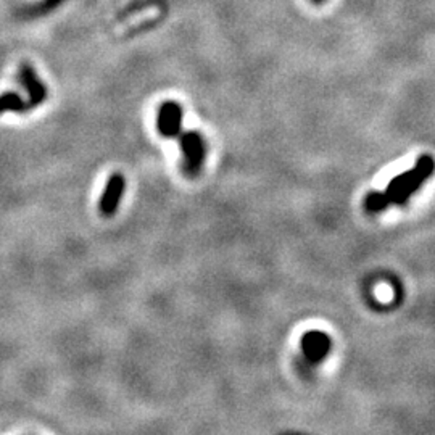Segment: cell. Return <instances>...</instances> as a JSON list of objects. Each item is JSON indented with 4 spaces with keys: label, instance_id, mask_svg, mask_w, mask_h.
Masks as SVG:
<instances>
[{
    "label": "cell",
    "instance_id": "obj_1",
    "mask_svg": "<svg viewBox=\"0 0 435 435\" xmlns=\"http://www.w3.org/2000/svg\"><path fill=\"white\" fill-rule=\"evenodd\" d=\"M434 171V160L431 157H421L414 170L405 172L395 177V179L387 186V190L384 194L379 192H371L366 197L364 205L366 210L371 213H378L387 208L390 204L395 205H405L407 200L411 197L414 192L419 189V186L432 175Z\"/></svg>",
    "mask_w": 435,
    "mask_h": 435
},
{
    "label": "cell",
    "instance_id": "obj_2",
    "mask_svg": "<svg viewBox=\"0 0 435 435\" xmlns=\"http://www.w3.org/2000/svg\"><path fill=\"white\" fill-rule=\"evenodd\" d=\"M179 147L184 170L189 176H197L204 168L206 158V142L199 131H186L179 136Z\"/></svg>",
    "mask_w": 435,
    "mask_h": 435
},
{
    "label": "cell",
    "instance_id": "obj_3",
    "mask_svg": "<svg viewBox=\"0 0 435 435\" xmlns=\"http://www.w3.org/2000/svg\"><path fill=\"white\" fill-rule=\"evenodd\" d=\"M182 118L184 110L177 102H163L157 113V130L163 137L172 139L182 132Z\"/></svg>",
    "mask_w": 435,
    "mask_h": 435
},
{
    "label": "cell",
    "instance_id": "obj_4",
    "mask_svg": "<svg viewBox=\"0 0 435 435\" xmlns=\"http://www.w3.org/2000/svg\"><path fill=\"white\" fill-rule=\"evenodd\" d=\"M126 190V179L121 172H113L108 177L105 189L102 192L100 202H98V210L100 213L107 218H112L120 208V204L123 200Z\"/></svg>",
    "mask_w": 435,
    "mask_h": 435
},
{
    "label": "cell",
    "instance_id": "obj_5",
    "mask_svg": "<svg viewBox=\"0 0 435 435\" xmlns=\"http://www.w3.org/2000/svg\"><path fill=\"white\" fill-rule=\"evenodd\" d=\"M300 347L303 357L310 363H321L328 357L332 347L330 337L323 330H308L300 340Z\"/></svg>",
    "mask_w": 435,
    "mask_h": 435
},
{
    "label": "cell",
    "instance_id": "obj_6",
    "mask_svg": "<svg viewBox=\"0 0 435 435\" xmlns=\"http://www.w3.org/2000/svg\"><path fill=\"white\" fill-rule=\"evenodd\" d=\"M19 81H21V84L28 92L26 102H28L29 110H33V108L42 105V103L46 102V98H47L46 84L37 78L34 68L31 65H28V63H24V65H21V68H19Z\"/></svg>",
    "mask_w": 435,
    "mask_h": 435
},
{
    "label": "cell",
    "instance_id": "obj_7",
    "mask_svg": "<svg viewBox=\"0 0 435 435\" xmlns=\"http://www.w3.org/2000/svg\"><path fill=\"white\" fill-rule=\"evenodd\" d=\"M7 112H15V113H24L29 112L28 102L23 100L18 94L15 92H5L0 96V115Z\"/></svg>",
    "mask_w": 435,
    "mask_h": 435
},
{
    "label": "cell",
    "instance_id": "obj_8",
    "mask_svg": "<svg viewBox=\"0 0 435 435\" xmlns=\"http://www.w3.org/2000/svg\"><path fill=\"white\" fill-rule=\"evenodd\" d=\"M314 3H321V2H324V0H313Z\"/></svg>",
    "mask_w": 435,
    "mask_h": 435
}]
</instances>
